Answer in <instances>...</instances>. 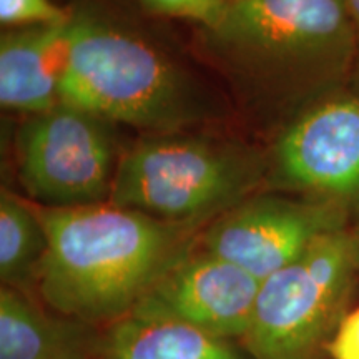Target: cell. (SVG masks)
<instances>
[{
	"label": "cell",
	"mask_w": 359,
	"mask_h": 359,
	"mask_svg": "<svg viewBox=\"0 0 359 359\" xmlns=\"http://www.w3.org/2000/svg\"><path fill=\"white\" fill-rule=\"evenodd\" d=\"M97 359H253L245 348L193 327L127 316L103 327Z\"/></svg>",
	"instance_id": "7c38bea8"
},
{
	"label": "cell",
	"mask_w": 359,
	"mask_h": 359,
	"mask_svg": "<svg viewBox=\"0 0 359 359\" xmlns=\"http://www.w3.org/2000/svg\"><path fill=\"white\" fill-rule=\"evenodd\" d=\"M24 190L45 208L107 203L116 172L109 122L60 102L30 115L17 137Z\"/></svg>",
	"instance_id": "8992f818"
},
{
	"label": "cell",
	"mask_w": 359,
	"mask_h": 359,
	"mask_svg": "<svg viewBox=\"0 0 359 359\" xmlns=\"http://www.w3.org/2000/svg\"><path fill=\"white\" fill-rule=\"evenodd\" d=\"M148 11L160 15L180 17L200 24L201 29L213 27L222 19L228 0H140Z\"/></svg>",
	"instance_id": "9a60e30c"
},
{
	"label": "cell",
	"mask_w": 359,
	"mask_h": 359,
	"mask_svg": "<svg viewBox=\"0 0 359 359\" xmlns=\"http://www.w3.org/2000/svg\"><path fill=\"white\" fill-rule=\"evenodd\" d=\"M266 185L339 206L359 228V97L344 90L283 127Z\"/></svg>",
	"instance_id": "52a82bcc"
},
{
	"label": "cell",
	"mask_w": 359,
	"mask_h": 359,
	"mask_svg": "<svg viewBox=\"0 0 359 359\" xmlns=\"http://www.w3.org/2000/svg\"><path fill=\"white\" fill-rule=\"evenodd\" d=\"M47 233L37 210L7 190L0 195V278L4 286L25 291L35 286L47 253Z\"/></svg>",
	"instance_id": "4fadbf2b"
},
{
	"label": "cell",
	"mask_w": 359,
	"mask_h": 359,
	"mask_svg": "<svg viewBox=\"0 0 359 359\" xmlns=\"http://www.w3.org/2000/svg\"><path fill=\"white\" fill-rule=\"evenodd\" d=\"M72 13L52 0H0V24L7 29L32 25H60Z\"/></svg>",
	"instance_id": "5bb4252c"
},
{
	"label": "cell",
	"mask_w": 359,
	"mask_h": 359,
	"mask_svg": "<svg viewBox=\"0 0 359 359\" xmlns=\"http://www.w3.org/2000/svg\"><path fill=\"white\" fill-rule=\"evenodd\" d=\"M37 215L47 253L35 290L62 316L103 327L130 316L143 294L193 248L195 228L107 203Z\"/></svg>",
	"instance_id": "7a4b0ae2"
},
{
	"label": "cell",
	"mask_w": 359,
	"mask_h": 359,
	"mask_svg": "<svg viewBox=\"0 0 359 359\" xmlns=\"http://www.w3.org/2000/svg\"><path fill=\"white\" fill-rule=\"evenodd\" d=\"M330 359H359V308L349 311L327 346Z\"/></svg>",
	"instance_id": "2e32d148"
},
{
	"label": "cell",
	"mask_w": 359,
	"mask_h": 359,
	"mask_svg": "<svg viewBox=\"0 0 359 359\" xmlns=\"http://www.w3.org/2000/svg\"><path fill=\"white\" fill-rule=\"evenodd\" d=\"M69 24L8 29L0 37V103L4 109L45 114L60 103Z\"/></svg>",
	"instance_id": "30bf717a"
},
{
	"label": "cell",
	"mask_w": 359,
	"mask_h": 359,
	"mask_svg": "<svg viewBox=\"0 0 359 359\" xmlns=\"http://www.w3.org/2000/svg\"><path fill=\"white\" fill-rule=\"evenodd\" d=\"M47 309L25 291L2 286L0 359H97L100 327Z\"/></svg>",
	"instance_id": "8fae6325"
},
{
	"label": "cell",
	"mask_w": 359,
	"mask_h": 359,
	"mask_svg": "<svg viewBox=\"0 0 359 359\" xmlns=\"http://www.w3.org/2000/svg\"><path fill=\"white\" fill-rule=\"evenodd\" d=\"M262 281L205 248H190L143 294L130 316L177 323L222 339H243Z\"/></svg>",
	"instance_id": "9c48e42d"
},
{
	"label": "cell",
	"mask_w": 359,
	"mask_h": 359,
	"mask_svg": "<svg viewBox=\"0 0 359 359\" xmlns=\"http://www.w3.org/2000/svg\"><path fill=\"white\" fill-rule=\"evenodd\" d=\"M346 6H348L349 15H351L353 29H354V42H356V48H354L353 74L348 85V92H351L353 95L359 97V0H346Z\"/></svg>",
	"instance_id": "e0dca14e"
},
{
	"label": "cell",
	"mask_w": 359,
	"mask_h": 359,
	"mask_svg": "<svg viewBox=\"0 0 359 359\" xmlns=\"http://www.w3.org/2000/svg\"><path fill=\"white\" fill-rule=\"evenodd\" d=\"M354 226L343 208L281 191L251 195L206 228L201 248L259 281L299 258L326 233Z\"/></svg>",
	"instance_id": "ba28073f"
},
{
	"label": "cell",
	"mask_w": 359,
	"mask_h": 359,
	"mask_svg": "<svg viewBox=\"0 0 359 359\" xmlns=\"http://www.w3.org/2000/svg\"><path fill=\"white\" fill-rule=\"evenodd\" d=\"M60 102L156 135L208 118L193 80L158 50L87 11L72 13Z\"/></svg>",
	"instance_id": "3957f363"
},
{
	"label": "cell",
	"mask_w": 359,
	"mask_h": 359,
	"mask_svg": "<svg viewBox=\"0 0 359 359\" xmlns=\"http://www.w3.org/2000/svg\"><path fill=\"white\" fill-rule=\"evenodd\" d=\"M359 278V228L326 233L262 281L241 344L253 359H325Z\"/></svg>",
	"instance_id": "5b68a950"
},
{
	"label": "cell",
	"mask_w": 359,
	"mask_h": 359,
	"mask_svg": "<svg viewBox=\"0 0 359 359\" xmlns=\"http://www.w3.org/2000/svg\"><path fill=\"white\" fill-rule=\"evenodd\" d=\"M200 48L246 110L286 127L348 90L356 42L346 0H228Z\"/></svg>",
	"instance_id": "6da1fadb"
},
{
	"label": "cell",
	"mask_w": 359,
	"mask_h": 359,
	"mask_svg": "<svg viewBox=\"0 0 359 359\" xmlns=\"http://www.w3.org/2000/svg\"><path fill=\"white\" fill-rule=\"evenodd\" d=\"M266 175L268 158L245 148L154 135L118 160L109 203L196 228L255 195Z\"/></svg>",
	"instance_id": "277c9868"
}]
</instances>
